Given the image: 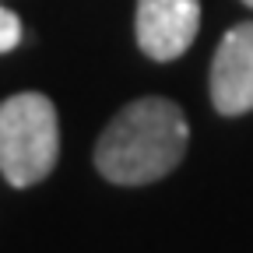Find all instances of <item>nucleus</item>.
<instances>
[{
	"label": "nucleus",
	"mask_w": 253,
	"mask_h": 253,
	"mask_svg": "<svg viewBox=\"0 0 253 253\" xmlns=\"http://www.w3.org/2000/svg\"><path fill=\"white\" fill-rule=\"evenodd\" d=\"M190 123L162 95L126 102L95 144V169L116 186H148L169 176L186 155Z\"/></svg>",
	"instance_id": "f257e3e1"
},
{
	"label": "nucleus",
	"mask_w": 253,
	"mask_h": 253,
	"mask_svg": "<svg viewBox=\"0 0 253 253\" xmlns=\"http://www.w3.org/2000/svg\"><path fill=\"white\" fill-rule=\"evenodd\" d=\"M60 158L56 106L42 91H18L0 102V172L18 190L42 183Z\"/></svg>",
	"instance_id": "f03ea898"
},
{
	"label": "nucleus",
	"mask_w": 253,
	"mask_h": 253,
	"mask_svg": "<svg viewBox=\"0 0 253 253\" xmlns=\"http://www.w3.org/2000/svg\"><path fill=\"white\" fill-rule=\"evenodd\" d=\"M137 46L144 56L169 63L190 49L201 28V0H137Z\"/></svg>",
	"instance_id": "7ed1b4c3"
},
{
	"label": "nucleus",
	"mask_w": 253,
	"mask_h": 253,
	"mask_svg": "<svg viewBox=\"0 0 253 253\" xmlns=\"http://www.w3.org/2000/svg\"><path fill=\"white\" fill-rule=\"evenodd\" d=\"M211 102L221 116L253 113V21L221 36L211 60Z\"/></svg>",
	"instance_id": "20e7f679"
},
{
	"label": "nucleus",
	"mask_w": 253,
	"mask_h": 253,
	"mask_svg": "<svg viewBox=\"0 0 253 253\" xmlns=\"http://www.w3.org/2000/svg\"><path fill=\"white\" fill-rule=\"evenodd\" d=\"M21 39H25L21 18H18L14 11H7L4 4H0V53H11Z\"/></svg>",
	"instance_id": "39448f33"
},
{
	"label": "nucleus",
	"mask_w": 253,
	"mask_h": 253,
	"mask_svg": "<svg viewBox=\"0 0 253 253\" xmlns=\"http://www.w3.org/2000/svg\"><path fill=\"white\" fill-rule=\"evenodd\" d=\"M243 4H246V7H253V0H243Z\"/></svg>",
	"instance_id": "423d86ee"
}]
</instances>
